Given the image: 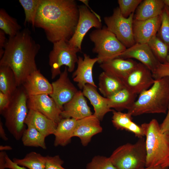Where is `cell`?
Masks as SVG:
<instances>
[{
    "label": "cell",
    "mask_w": 169,
    "mask_h": 169,
    "mask_svg": "<svg viewBox=\"0 0 169 169\" xmlns=\"http://www.w3.org/2000/svg\"><path fill=\"white\" fill-rule=\"evenodd\" d=\"M79 15L78 6L74 0H42L35 27L42 29L53 43L61 40L68 42L74 33Z\"/></svg>",
    "instance_id": "cell-1"
},
{
    "label": "cell",
    "mask_w": 169,
    "mask_h": 169,
    "mask_svg": "<svg viewBox=\"0 0 169 169\" xmlns=\"http://www.w3.org/2000/svg\"><path fill=\"white\" fill-rule=\"evenodd\" d=\"M40 48V45L34 40L28 28L7 39L0 65L8 66L12 70L18 87L38 69L35 58Z\"/></svg>",
    "instance_id": "cell-2"
},
{
    "label": "cell",
    "mask_w": 169,
    "mask_h": 169,
    "mask_svg": "<svg viewBox=\"0 0 169 169\" xmlns=\"http://www.w3.org/2000/svg\"><path fill=\"white\" fill-rule=\"evenodd\" d=\"M169 105V77L155 80L153 85L139 94L127 112L132 116L145 114H166Z\"/></svg>",
    "instance_id": "cell-3"
},
{
    "label": "cell",
    "mask_w": 169,
    "mask_h": 169,
    "mask_svg": "<svg viewBox=\"0 0 169 169\" xmlns=\"http://www.w3.org/2000/svg\"><path fill=\"white\" fill-rule=\"evenodd\" d=\"M146 136V167H169V131L162 132L155 119L141 125Z\"/></svg>",
    "instance_id": "cell-4"
},
{
    "label": "cell",
    "mask_w": 169,
    "mask_h": 169,
    "mask_svg": "<svg viewBox=\"0 0 169 169\" xmlns=\"http://www.w3.org/2000/svg\"><path fill=\"white\" fill-rule=\"evenodd\" d=\"M28 97L23 87H18L12 96L8 106L1 114L5 119V125L8 131L17 141L21 139L26 129L25 121L29 110Z\"/></svg>",
    "instance_id": "cell-5"
},
{
    "label": "cell",
    "mask_w": 169,
    "mask_h": 169,
    "mask_svg": "<svg viewBox=\"0 0 169 169\" xmlns=\"http://www.w3.org/2000/svg\"><path fill=\"white\" fill-rule=\"evenodd\" d=\"M116 169H140L145 167L146 153L145 139L139 138L117 148L109 157Z\"/></svg>",
    "instance_id": "cell-6"
},
{
    "label": "cell",
    "mask_w": 169,
    "mask_h": 169,
    "mask_svg": "<svg viewBox=\"0 0 169 169\" xmlns=\"http://www.w3.org/2000/svg\"><path fill=\"white\" fill-rule=\"evenodd\" d=\"M89 38L94 45L92 52L97 54L100 64L119 57L126 49L105 26L93 30Z\"/></svg>",
    "instance_id": "cell-7"
},
{
    "label": "cell",
    "mask_w": 169,
    "mask_h": 169,
    "mask_svg": "<svg viewBox=\"0 0 169 169\" xmlns=\"http://www.w3.org/2000/svg\"><path fill=\"white\" fill-rule=\"evenodd\" d=\"M53 44L49 56L52 79L61 74L60 68L63 65L67 68L68 72H73L78 60L77 54L80 52L79 49L71 46L68 42L64 40L54 43Z\"/></svg>",
    "instance_id": "cell-8"
},
{
    "label": "cell",
    "mask_w": 169,
    "mask_h": 169,
    "mask_svg": "<svg viewBox=\"0 0 169 169\" xmlns=\"http://www.w3.org/2000/svg\"><path fill=\"white\" fill-rule=\"evenodd\" d=\"M134 13L127 18L121 14L118 7L115 8L112 14L104 18L108 29L113 33L126 48L135 44L133 29Z\"/></svg>",
    "instance_id": "cell-9"
},
{
    "label": "cell",
    "mask_w": 169,
    "mask_h": 169,
    "mask_svg": "<svg viewBox=\"0 0 169 169\" xmlns=\"http://www.w3.org/2000/svg\"><path fill=\"white\" fill-rule=\"evenodd\" d=\"M79 18L74 33L68 41L71 46L77 48L80 51L83 40L85 35L92 28H101V21L86 6H78Z\"/></svg>",
    "instance_id": "cell-10"
},
{
    "label": "cell",
    "mask_w": 169,
    "mask_h": 169,
    "mask_svg": "<svg viewBox=\"0 0 169 169\" xmlns=\"http://www.w3.org/2000/svg\"><path fill=\"white\" fill-rule=\"evenodd\" d=\"M125 88L133 93L140 94L147 90L155 82L151 71L141 63L122 80Z\"/></svg>",
    "instance_id": "cell-11"
},
{
    "label": "cell",
    "mask_w": 169,
    "mask_h": 169,
    "mask_svg": "<svg viewBox=\"0 0 169 169\" xmlns=\"http://www.w3.org/2000/svg\"><path fill=\"white\" fill-rule=\"evenodd\" d=\"M68 72L67 68L65 67L59 78L51 84L53 92L49 96L62 110L64 105L69 102L79 91L71 81Z\"/></svg>",
    "instance_id": "cell-12"
},
{
    "label": "cell",
    "mask_w": 169,
    "mask_h": 169,
    "mask_svg": "<svg viewBox=\"0 0 169 169\" xmlns=\"http://www.w3.org/2000/svg\"><path fill=\"white\" fill-rule=\"evenodd\" d=\"M27 104L28 110L37 111L57 124L62 119L61 115L62 110L49 95L28 96Z\"/></svg>",
    "instance_id": "cell-13"
},
{
    "label": "cell",
    "mask_w": 169,
    "mask_h": 169,
    "mask_svg": "<svg viewBox=\"0 0 169 169\" xmlns=\"http://www.w3.org/2000/svg\"><path fill=\"white\" fill-rule=\"evenodd\" d=\"M119 57L124 59H136L146 66L152 73L156 70L161 63L147 43H135L131 47L126 48Z\"/></svg>",
    "instance_id": "cell-14"
},
{
    "label": "cell",
    "mask_w": 169,
    "mask_h": 169,
    "mask_svg": "<svg viewBox=\"0 0 169 169\" xmlns=\"http://www.w3.org/2000/svg\"><path fill=\"white\" fill-rule=\"evenodd\" d=\"M100 121L93 114L77 120L73 137H78L82 145L87 146L94 136L102 132Z\"/></svg>",
    "instance_id": "cell-15"
},
{
    "label": "cell",
    "mask_w": 169,
    "mask_h": 169,
    "mask_svg": "<svg viewBox=\"0 0 169 169\" xmlns=\"http://www.w3.org/2000/svg\"><path fill=\"white\" fill-rule=\"evenodd\" d=\"M83 56V58L78 57L77 68L72 75L73 80L77 83L80 90H82L87 84L97 88L93 80L92 72L94 66L98 62V59L97 57L91 58L86 54H84Z\"/></svg>",
    "instance_id": "cell-16"
},
{
    "label": "cell",
    "mask_w": 169,
    "mask_h": 169,
    "mask_svg": "<svg viewBox=\"0 0 169 169\" xmlns=\"http://www.w3.org/2000/svg\"><path fill=\"white\" fill-rule=\"evenodd\" d=\"M161 15L144 20H133V29L136 43L146 44L156 35L161 24Z\"/></svg>",
    "instance_id": "cell-17"
},
{
    "label": "cell",
    "mask_w": 169,
    "mask_h": 169,
    "mask_svg": "<svg viewBox=\"0 0 169 169\" xmlns=\"http://www.w3.org/2000/svg\"><path fill=\"white\" fill-rule=\"evenodd\" d=\"M82 92L79 90L73 98L65 104L61 115L62 119L79 120L93 115Z\"/></svg>",
    "instance_id": "cell-18"
},
{
    "label": "cell",
    "mask_w": 169,
    "mask_h": 169,
    "mask_svg": "<svg viewBox=\"0 0 169 169\" xmlns=\"http://www.w3.org/2000/svg\"><path fill=\"white\" fill-rule=\"evenodd\" d=\"M22 86L28 96L41 94H47L49 95L53 92L52 84L38 69L29 75L26 78Z\"/></svg>",
    "instance_id": "cell-19"
},
{
    "label": "cell",
    "mask_w": 169,
    "mask_h": 169,
    "mask_svg": "<svg viewBox=\"0 0 169 169\" xmlns=\"http://www.w3.org/2000/svg\"><path fill=\"white\" fill-rule=\"evenodd\" d=\"M138 63L132 59L118 57L100 64V67L104 72L122 80Z\"/></svg>",
    "instance_id": "cell-20"
},
{
    "label": "cell",
    "mask_w": 169,
    "mask_h": 169,
    "mask_svg": "<svg viewBox=\"0 0 169 169\" xmlns=\"http://www.w3.org/2000/svg\"><path fill=\"white\" fill-rule=\"evenodd\" d=\"M96 88L87 84L84 87L82 92L84 96L90 100L94 108L93 115L100 121L107 113L113 110L109 106L108 99L100 95Z\"/></svg>",
    "instance_id": "cell-21"
},
{
    "label": "cell",
    "mask_w": 169,
    "mask_h": 169,
    "mask_svg": "<svg viewBox=\"0 0 169 169\" xmlns=\"http://www.w3.org/2000/svg\"><path fill=\"white\" fill-rule=\"evenodd\" d=\"M31 123L35 128L45 137L54 134L57 123L40 113L29 110L25 121Z\"/></svg>",
    "instance_id": "cell-22"
},
{
    "label": "cell",
    "mask_w": 169,
    "mask_h": 169,
    "mask_svg": "<svg viewBox=\"0 0 169 169\" xmlns=\"http://www.w3.org/2000/svg\"><path fill=\"white\" fill-rule=\"evenodd\" d=\"M112 112V122L117 129L125 130L131 132L139 138L143 137L145 136L141 126L132 121V116L130 114L114 110Z\"/></svg>",
    "instance_id": "cell-23"
},
{
    "label": "cell",
    "mask_w": 169,
    "mask_h": 169,
    "mask_svg": "<svg viewBox=\"0 0 169 169\" xmlns=\"http://www.w3.org/2000/svg\"><path fill=\"white\" fill-rule=\"evenodd\" d=\"M163 0H144L137 7L134 19L144 20L161 15L165 6Z\"/></svg>",
    "instance_id": "cell-24"
},
{
    "label": "cell",
    "mask_w": 169,
    "mask_h": 169,
    "mask_svg": "<svg viewBox=\"0 0 169 169\" xmlns=\"http://www.w3.org/2000/svg\"><path fill=\"white\" fill-rule=\"evenodd\" d=\"M77 120L72 118L62 119L57 124L54 134L55 146H65L70 143L73 135Z\"/></svg>",
    "instance_id": "cell-25"
},
{
    "label": "cell",
    "mask_w": 169,
    "mask_h": 169,
    "mask_svg": "<svg viewBox=\"0 0 169 169\" xmlns=\"http://www.w3.org/2000/svg\"><path fill=\"white\" fill-rule=\"evenodd\" d=\"M136 94L125 87L107 98L109 106L117 111L128 110L136 101Z\"/></svg>",
    "instance_id": "cell-26"
},
{
    "label": "cell",
    "mask_w": 169,
    "mask_h": 169,
    "mask_svg": "<svg viewBox=\"0 0 169 169\" xmlns=\"http://www.w3.org/2000/svg\"><path fill=\"white\" fill-rule=\"evenodd\" d=\"M125 87L122 80L105 72L99 76L98 89L105 98L109 97Z\"/></svg>",
    "instance_id": "cell-27"
},
{
    "label": "cell",
    "mask_w": 169,
    "mask_h": 169,
    "mask_svg": "<svg viewBox=\"0 0 169 169\" xmlns=\"http://www.w3.org/2000/svg\"><path fill=\"white\" fill-rule=\"evenodd\" d=\"M18 87L12 70L8 66L0 65V91L12 96Z\"/></svg>",
    "instance_id": "cell-28"
},
{
    "label": "cell",
    "mask_w": 169,
    "mask_h": 169,
    "mask_svg": "<svg viewBox=\"0 0 169 169\" xmlns=\"http://www.w3.org/2000/svg\"><path fill=\"white\" fill-rule=\"evenodd\" d=\"M27 128L24 131L21 140L24 146L28 147H40L46 149L47 146L45 140L46 137L38 131L30 123H26Z\"/></svg>",
    "instance_id": "cell-29"
},
{
    "label": "cell",
    "mask_w": 169,
    "mask_h": 169,
    "mask_svg": "<svg viewBox=\"0 0 169 169\" xmlns=\"http://www.w3.org/2000/svg\"><path fill=\"white\" fill-rule=\"evenodd\" d=\"M46 156L34 151L31 152L21 159L14 158L13 161L17 165L29 169H45Z\"/></svg>",
    "instance_id": "cell-30"
},
{
    "label": "cell",
    "mask_w": 169,
    "mask_h": 169,
    "mask_svg": "<svg viewBox=\"0 0 169 169\" xmlns=\"http://www.w3.org/2000/svg\"><path fill=\"white\" fill-rule=\"evenodd\" d=\"M22 29V27L17 19L10 16L3 8L0 9V30L9 37L17 35Z\"/></svg>",
    "instance_id": "cell-31"
},
{
    "label": "cell",
    "mask_w": 169,
    "mask_h": 169,
    "mask_svg": "<svg viewBox=\"0 0 169 169\" xmlns=\"http://www.w3.org/2000/svg\"><path fill=\"white\" fill-rule=\"evenodd\" d=\"M153 53L161 63L166 62L169 46L157 34L153 36L147 43Z\"/></svg>",
    "instance_id": "cell-32"
},
{
    "label": "cell",
    "mask_w": 169,
    "mask_h": 169,
    "mask_svg": "<svg viewBox=\"0 0 169 169\" xmlns=\"http://www.w3.org/2000/svg\"><path fill=\"white\" fill-rule=\"evenodd\" d=\"M42 0H19L23 7L25 15L24 24L28 23L32 25L33 28L37 13Z\"/></svg>",
    "instance_id": "cell-33"
},
{
    "label": "cell",
    "mask_w": 169,
    "mask_h": 169,
    "mask_svg": "<svg viewBox=\"0 0 169 169\" xmlns=\"http://www.w3.org/2000/svg\"><path fill=\"white\" fill-rule=\"evenodd\" d=\"M161 17V24L157 35L169 46V8L166 5Z\"/></svg>",
    "instance_id": "cell-34"
},
{
    "label": "cell",
    "mask_w": 169,
    "mask_h": 169,
    "mask_svg": "<svg viewBox=\"0 0 169 169\" xmlns=\"http://www.w3.org/2000/svg\"><path fill=\"white\" fill-rule=\"evenodd\" d=\"M86 169H116L109 157L97 155L95 156L88 163Z\"/></svg>",
    "instance_id": "cell-35"
},
{
    "label": "cell",
    "mask_w": 169,
    "mask_h": 169,
    "mask_svg": "<svg viewBox=\"0 0 169 169\" xmlns=\"http://www.w3.org/2000/svg\"><path fill=\"white\" fill-rule=\"evenodd\" d=\"M142 1V0H118V7L122 15L127 18L135 10Z\"/></svg>",
    "instance_id": "cell-36"
},
{
    "label": "cell",
    "mask_w": 169,
    "mask_h": 169,
    "mask_svg": "<svg viewBox=\"0 0 169 169\" xmlns=\"http://www.w3.org/2000/svg\"><path fill=\"white\" fill-rule=\"evenodd\" d=\"M45 169H66L62 166L64 161L59 155L46 156Z\"/></svg>",
    "instance_id": "cell-37"
},
{
    "label": "cell",
    "mask_w": 169,
    "mask_h": 169,
    "mask_svg": "<svg viewBox=\"0 0 169 169\" xmlns=\"http://www.w3.org/2000/svg\"><path fill=\"white\" fill-rule=\"evenodd\" d=\"M152 74L153 77L155 80L165 77H169V63L167 62L160 63Z\"/></svg>",
    "instance_id": "cell-38"
},
{
    "label": "cell",
    "mask_w": 169,
    "mask_h": 169,
    "mask_svg": "<svg viewBox=\"0 0 169 169\" xmlns=\"http://www.w3.org/2000/svg\"><path fill=\"white\" fill-rule=\"evenodd\" d=\"M12 96L0 91V114L8 106L10 102Z\"/></svg>",
    "instance_id": "cell-39"
},
{
    "label": "cell",
    "mask_w": 169,
    "mask_h": 169,
    "mask_svg": "<svg viewBox=\"0 0 169 169\" xmlns=\"http://www.w3.org/2000/svg\"><path fill=\"white\" fill-rule=\"evenodd\" d=\"M6 163L5 168L10 169H27L25 167L19 166L11 160L7 154L5 156Z\"/></svg>",
    "instance_id": "cell-40"
},
{
    "label": "cell",
    "mask_w": 169,
    "mask_h": 169,
    "mask_svg": "<svg viewBox=\"0 0 169 169\" xmlns=\"http://www.w3.org/2000/svg\"><path fill=\"white\" fill-rule=\"evenodd\" d=\"M167 111L165 118L160 125L161 131L163 132L169 131V105Z\"/></svg>",
    "instance_id": "cell-41"
},
{
    "label": "cell",
    "mask_w": 169,
    "mask_h": 169,
    "mask_svg": "<svg viewBox=\"0 0 169 169\" xmlns=\"http://www.w3.org/2000/svg\"><path fill=\"white\" fill-rule=\"evenodd\" d=\"M5 33L1 30H0V49L4 48L7 41Z\"/></svg>",
    "instance_id": "cell-42"
},
{
    "label": "cell",
    "mask_w": 169,
    "mask_h": 169,
    "mask_svg": "<svg viewBox=\"0 0 169 169\" xmlns=\"http://www.w3.org/2000/svg\"><path fill=\"white\" fill-rule=\"evenodd\" d=\"M6 154L5 151H1L0 152V169H5V156Z\"/></svg>",
    "instance_id": "cell-43"
},
{
    "label": "cell",
    "mask_w": 169,
    "mask_h": 169,
    "mask_svg": "<svg viewBox=\"0 0 169 169\" xmlns=\"http://www.w3.org/2000/svg\"><path fill=\"white\" fill-rule=\"evenodd\" d=\"M0 137L5 141H8V140L5 134L4 129L3 128V123L1 120L0 121Z\"/></svg>",
    "instance_id": "cell-44"
},
{
    "label": "cell",
    "mask_w": 169,
    "mask_h": 169,
    "mask_svg": "<svg viewBox=\"0 0 169 169\" xmlns=\"http://www.w3.org/2000/svg\"><path fill=\"white\" fill-rule=\"evenodd\" d=\"M79 1L82 2L83 3H84L85 6H86L89 9H90V10L101 21V19L100 17L97 13H95L94 11L90 7L89 5V1L87 0H80Z\"/></svg>",
    "instance_id": "cell-45"
},
{
    "label": "cell",
    "mask_w": 169,
    "mask_h": 169,
    "mask_svg": "<svg viewBox=\"0 0 169 169\" xmlns=\"http://www.w3.org/2000/svg\"><path fill=\"white\" fill-rule=\"evenodd\" d=\"M12 149V147L9 146L0 145V150L1 151H4L11 150Z\"/></svg>",
    "instance_id": "cell-46"
},
{
    "label": "cell",
    "mask_w": 169,
    "mask_h": 169,
    "mask_svg": "<svg viewBox=\"0 0 169 169\" xmlns=\"http://www.w3.org/2000/svg\"><path fill=\"white\" fill-rule=\"evenodd\" d=\"M140 169H168L163 168L160 166H157L154 167H145Z\"/></svg>",
    "instance_id": "cell-47"
},
{
    "label": "cell",
    "mask_w": 169,
    "mask_h": 169,
    "mask_svg": "<svg viewBox=\"0 0 169 169\" xmlns=\"http://www.w3.org/2000/svg\"><path fill=\"white\" fill-rule=\"evenodd\" d=\"M4 52V50L3 49H0V58L1 59L3 56Z\"/></svg>",
    "instance_id": "cell-48"
},
{
    "label": "cell",
    "mask_w": 169,
    "mask_h": 169,
    "mask_svg": "<svg viewBox=\"0 0 169 169\" xmlns=\"http://www.w3.org/2000/svg\"><path fill=\"white\" fill-rule=\"evenodd\" d=\"M165 5L169 8V0H163Z\"/></svg>",
    "instance_id": "cell-49"
},
{
    "label": "cell",
    "mask_w": 169,
    "mask_h": 169,
    "mask_svg": "<svg viewBox=\"0 0 169 169\" xmlns=\"http://www.w3.org/2000/svg\"><path fill=\"white\" fill-rule=\"evenodd\" d=\"M167 63H169V49L168 53V54L167 56V59H166V62Z\"/></svg>",
    "instance_id": "cell-50"
}]
</instances>
